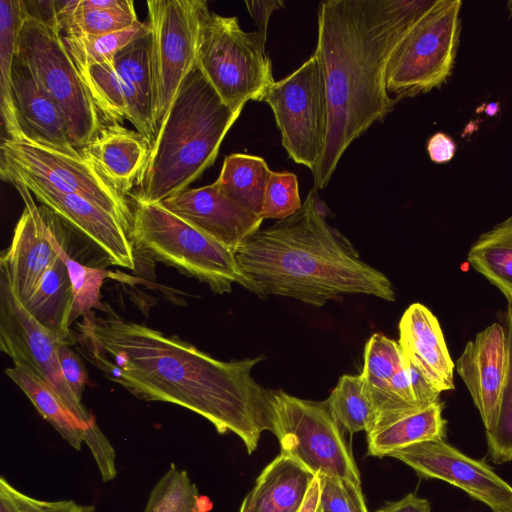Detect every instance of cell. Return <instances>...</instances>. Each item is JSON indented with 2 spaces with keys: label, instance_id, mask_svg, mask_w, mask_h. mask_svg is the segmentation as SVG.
<instances>
[{
  "label": "cell",
  "instance_id": "cell-8",
  "mask_svg": "<svg viewBox=\"0 0 512 512\" xmlns=\"http://www.w3.org/2000/svg\"><path fill=\"white\" fill-rule=\"evenodd\" d=\"M271 432L284 453L318 476L361 486L343 429L325 401L301 399L279 389L271 396Z\"/></svg>",
  "mask_w": 512,
  "mask_h": 512
},
{
  "label": "cell",
  "instance_id": "cell-1",
  "mask_svg": "<svg viewBox=\"0 0 512 512\" xmlns=\"http://www.w3.org/2000/svg\"><path fill=\"white\" fill-rule=\"evenodd\" d=\"M77 329L86 357L138 398L199 414L218 433L237 435L248 454L256 450L264 431L271 432L273 390L252 376L263 356L221 361L177 336L167 337L115 314L90 313Z\"/></svg>",
  "mask_w": 512,
  "mask_h": 512
},
{
  "label": "cell",
  "instance_id": "cell-31",
  "mask_svg": "<svg viewBox=\"0 0 512 512\" xmlns=\"http://www.w3.org/2000/svg\"><path fill=\"white\" fill-rule=\"evenodd\" d=\"M149 32L148 22L139 21L115 33L102 35L77 33L62 35V40L77 68L81 69L94 64L112 62L119 51Z\"/></svg>",
  "mask_w": 512,
  "mask_h": 512
},
{
  "label": "cell",
  "instance_id": "cell-10",
  "mask_svg": "<svg viewBox=\"0 0 512 512\" xmlns=\"http://www.w3.org/2000/svg\"><path fill=\"white\" fill-rule=\"evenodd\" d=\"M460 0H436L392 54L386 87L395 101L440 87L450 76L460 34Z\"/></svg>",
  "mask_w": 512,
  "mask_h": 512
},
{
  "label": "cell",
  "instance_id": "cell-49",
  "mask_svg": "<svg viewBox=\"0 0 512 512\" xmlns=\"http://www.w3.org/2000/svg\"><path fill=\"white\" fill-rule=\"evenodd\" d=\"M317 512H322L320 505H319Z\"/></svg>",
  "mask_w": 512,
  "mask_h": 512
},
{
  "label": "cell",
  "instance_id": "cell-37",
  "mask_svg": "<svg viewBox=\"0 0 512 512\" xmlns=\"http://www.w3.org/2000/svg\"><path fill=\"white\" fill-rule=\"evenodd\" d=\"M303 203L296 174L271 171L263 204V219H286L297 213Z\"/></svg>",
  "mask_w": 512,
  "mask_h": 512
},
{
  "label": "cell",
  "instance_id": "cell-7",
  "mask_svg": "<svg viewBox=\"0 0 512 512\" xmlns=\"http://www.w3.org/2000/svg\"><path fill=\"white\" fill-rule=\"evenodd\" d=\"M266 41L258 31L246 32L236 16L205 12L198 41L197 67L233 110L261 101L275 81Z\"/></svg>",
  "mask_w": 512,
  "mask_h": 512
},
{
  "label": "cell",
  "instance_id": "cell-35",
  "mask_svg": "<svg viewBox=\"0 0 512 512\" xmlns=\"http://www.w3.org/2000/svg\"><path fill=\"white\" fill-rule=\"evenodd\" d=\"M508 342V371L494 424L486 430L487 448L495 464L512 460V305L506 318Z\"/></svg>",
  "mask_w": 512,
  "mask_h": 512
},
{
  "label": "cell",
  "instance_id": "cell-3",
  "mask_svg": "<svg viewBox=\"0 0 512 512\" xmlns=\"http://www.w3.org/2000/svg\"><path fill=\"white\" fill-rule=\"evenodd\" d=\"M234 255L261 297H291L317 307L348 294L395 301L389 278L362 260L350 241L328 224L310 192L297 213L259 229Z\"/></svg>",
  "mask_w": 512,
  "mask_h": 512
},
{
  "label": "cell",
  "instance_id": "cell-26",
  "mask_svg": "<svg viewBox=\"0 0 512 512\" xmlns=\"http://www.w3.org/2000/svg\"><path fill=\"white\" fill-rule=\"evenodd\" d=\"M271 171L262 157L232 153L224 158L220 174L214 183L233 203L262 217Z\"/></svg>",
  "mask_w": 512,
  "mask_h": 512
},
{
  "label": "cell",
  "instance_id": "cell-38",
  "mask_svg": "<svg viewBox=\"0 0 512 512\" xmlns=\"http://www.w3.org/2000/svg\"><path fill=\"white\" fill-rule=\"evenodd\" d=\"M0 512H95V507L74 500H39L17 490L1 477Z\"/></svg>",
  "mask_w": 512,
  "mask_h": 512
},
{
  "label": "cell",
  "instance_id": "cell-27",
  "mask_svg": "<svg viewBox=\"0 0 512 512\" xmlns=\"http://www.w3.org/2000/svg\"><path fill=\"white\" fill-rule=\"evenodd\" d=\"M404 365L405 360L399 342L382 333H374L369 338L364 349V364L360 375L375 417L399 413L389 394V384Z\"/></svg>",
  "mask_w": 512,
  "mask_h": 512
},
{
  "label": "cell",
  "instance_id": "cell-48",
  "mask_svg": "<svg viewBox=\"0 0 512 512\" xmlns=\"http://www.w3.org/2000/svg\"><path fill=\"white\" fill-rule=\"evenodd\" d=\"M508 8H509V10L512 12V1H510V2L508 3Z\"/></svg>",
  "mask_w": 512,
  "mask_h": 512
},
{
  "label": "cell",
  "instance_id": "cell-9",
  "mask_svg": "<svg viewBox=\"0 0 512 512\" xmlns=\"http://www.w3.org/2000/svg\"><path fill=\"white\" fill-rule=\"evenodd\" d=\"M23 6V3H22ZM16 55L61 108L72 145L80 149L99 131L100 113L67 52L61 32L29 15L23 8Z\"/></svg>",
  "mask_w": 512,
  "mask_h": 512
},
{
  "label": "cell",
  "instance_id": "cell-2",
  "mask_svg": "<svg viewBox=\"0 0 512 512\" xmlns=\"http://www.w3.org/2000/svg\"><path fill=\"white\" fill-rule=\"evenodd\" d=\"M436 0H329L318 8L319 57L326 82L329 129L313 174L325 188L349 145L392 110L388 62Z\"/></svg>",
  "mask_w": 512,
  "mask_h": 512
},
{
  "label": "cell",
  "instance_id": "cell-47",
  "mask_svg": "<svg viewBox=\"0 0 512 512\" xmlns=\"http://www.w3.org/2000/svg\"><path fill=\"white\" fill-rule=\"evenodd\" d=\"M239 512H256L250 492L244 498Z\"/></svg>",
  "mask_w": 512,
  "mask_h": 512
},
{
  "label": "cell",
  "instance_id": "cell-23",
  "mask_svg": "<svg viewBox=\"0 0 512 512\" xmlns=\"http://www.w3.org/2000/svg\"><path fill=\"white\" fill-rule=\"evenodd\" d=\"M443 408V403L438 400L422 409L375 417L366 432L367 454L384 457L414 444L444 439Z\"/></svg>",
  "mask_w": 512,
  "mask_h": 512
},
{
  "label": "cell",
  "instance_id": "cell-28",
  "mask_svg": "<svg viewBox=\"0 0 512 512\" xmlns=\"http://www.w3.org/2000/svg\"><path fill=\"white\" fill-rule=\"evenodd\" d=\"M467 260L512 305V216L480 235L471 246Z\"/></svg>",
  "mask_w": 512,
  "mask_h": 512
},
{
  "label": "cell",
  "instance_id": "cell-17",
  "mask_svg": "<svg viewBox=\"0 0 512 512\" xmlns=\"http://www.w3.org/2000/svg\"><path fill=\"white\" fill-rule=\"evenodd\" d=\"M160 204L234 253L264 220L229 200L215 183L187 188Z\"/></svg>",
  "mask_w": 512,
  "mask_h": 512
},
{
  "label": "cell",
  "instance_id": "cell-32",
  "mask_svg": "<svg viewBox=\"0 0 512 512\" xmlns=\"http://www.w3.org/2000/svg\"><path fill=\"white\" fill-rule=\"evenodd\" d=\"M326 402L341 428L351 436L368 432L374 422L375 413L361 375H342Z\"/></svg>",
  "mask_w": 512,
  "mask_h": 512
},
{
  "label": "cell",
  "instance_id": "cell-30",
  "mask_svg": "<svg viewBox=\"0 0 512 512\" xmlns=\"http://www.w3.org/2000/svg\"><path fill=\"white\" fill-rule=\"evenodd\" d=\"M23 14L22 0L0 1V104L11 139L21 138L12 101L11 76Z\"/></svg>",
  "mask_w": 512,
  "mask_h": 512
},
{
  "label": "cell",
  "instance_id": "cell-39",
  "mask_svg": "<svg viewBox=\"0 0 512 512\" xmlns=\"http://www.w3.org/2000/svg\"><path fill=\"white\" fill-rule=\"evenodd\" d=\"M318 477L322 512H369L361 486L336 477Z\"/></svg>",
  "mask_w": 512,
  "mask_h": 512
},
{
  "label": "cell",
  "instance_id": "cell-6",
  "mask_svg": "<svg viewBox=\"0 0 512 512\" xmlns=\"http://www.w3.org/2000/svg\"><path fill=\"white\" fill-rule=\"evenodd\" d=\"M130 238L156 260L209 285L214 293H229L237 283L257 294L244 276L234 252L213 240L160 203L134 200Z\"/></svg>",
  "mask_w": 512,
  "mask_h": 512
},
{
  "label": "cell",
  "instance_id": "cell-24",
  "mask_svg": "<svg viewBox=\"0 0 512 512\" xmlns=\"http://www.w3.org/2000/svg\"><path fill=\"white\" fill-rule=\"evenodd\" d=\"M316 475L281 453L257 477L250 491L256 512H299Z\"/></svg>",
  "mask_w": 512,
  "mask_h": 512
},
{
  "label": "cell",
  "instance_id": "cell-14",
  "mask_svg": "<svg viewBox=\"0 0 512 512\" xmlns=\"http://www.w3.org/2000/svg\"><path fill=\"white\" fill-rule=\"evenodd\" d=\"M388 457L400 460L420 477L439 479L456 486L493 512H512V486L487 463L465 455L444 439L414 444Z\"/></svg>",
  "mask_w": 512,
  "mask_h": 512
},
{
  "label": "cell",
  "instance_id": "cell-11",
  "mask_svg": "<svg viewBox=\"0 0 512 512\" xmlns=\"http://www.w3.org/2000/svg\"><path fill=\"white\" fill-rule=\"evenodd\" d=\"M0 176H25L58 191L82 196L117 217L130 233L132 206L80 149L68 152L7 137L1 144Z\"/></svg>",
  "mask_w": 512,
  "mask_h": 512
},
{
  "label": "cell",
  "instance_id": "cell-46",
  "mask_svg": "<svg viewBox=\"0 0 512 512\" xmlns=\"http://www.w3.org/2000/svg\"><path fill=\"white\" fill-rule=\"evenodd\" d=\"M320 480L316 475L299 512H317L320 505Z\"/></svg>",
  "mask_w": 512,
  "mask_h": 512
},
{
  "label": "cell",
  "instance_id": "cell-29",
  "mask_svg": "<svg viewBox=\"0 0 512 512\" xmlns=\"http://www.w3.org/2000/svg\"><path fill=\"white\" fill-rule=\"evenodd\" d=\"M6 375L26 394L34 407L74 449L80 450L85 431L54 390L23 366L5 369Z\"/></svg>",
  "mask_w": 512,
  "mask_h": 512
},
{
  "label": "cell",
  "instance_id": "cell-44",
  "mask_svg": "<svg viewBox=\"0 0 512 512\" xmlns=\"http://www.w3.org/2000/svg\"><path fill=\"white\" fill-rule=\"evenodd\" d=\"M431 506L427 499L414 493H409L403 498L386 503L376 512H430Z\"/></svg>",
  "mask_w": 512,
  "mask_h": 512
},
{
  "label": "cell",
  "instance_id": "cell-15",
  "mask_svg": "<svg viewBox=\"0 0 512 512\" xmlns=\"http://www.w3.org/2000/svg\"><path fill=\"white\" fill-rule=\"evenodd\" d=\"M2 180L24 185L45 207L93 243L109 263L135 269L133 242L113 214L82 196L58 191L25 176H7Z\"/></svg>",
  "mask_w": 512,
  "mask_h": 512
},
{
  "label": "cell",
  "instance_id": "cell-22",
  "mask_svg": "<svg viewBox=\"0 0 512 512\" xmlns=\"http://www.w3.org/2000/svg\"><path fill=\"white\" fill-rule=\"evenodd\" d=\"M113 64L124 90L127 119L151 146L156 136L151 32L119 51Z\"/></svg>",
  "mask_w": 512,
  "mask_h": 512
},
{
  "label": "cell",
  "instance_id": "cell-4",
  "mask_svg": "<svg viewBox=\"0 0 512 512\" xmlns=\"http://www.w3.org/2000/svg\"><path fill=\"white\" fill-rule=\"evenodd\" d=\"M241 109L227 106L196 66L184 79L139 176L133 198L161 203L211 167Z\"/></svg>",
  "mask_w": 512,
  "mask_h": 512
},
{
  "label": "cell",
  "instance_id": "cell-20",
  "mask_svg": "<svg viewBox=\"0 0 512 512\" xmlns=\"http://www.w3.org/2000/svg\"><path fill=\"white\" fill-rule=\"evenodd\" d=\"M80 151L126 197L137 185L150 143L138 131L108 122Z\"/></svg>",
  "mask_w": 512,
  "mask_h": 512
},
{
  "label": "cell",
  "instance_id": "cell-21",
  "mask_svg": "<svg viewBox=\"0 0 512 512\" xmlns=\"http://www.w3.org/2000/svg\"><path fill=\"white\" fill-rule=\"evenodd\" d=\"M399 345L441 392L453 390L454 363L437 318L420 303L411 304L399 322Z\"/></svg>",
  "mask_w": 512,
  "mask_h": 512
},
{
  "label": "cell",
  "instance_id": "cell-12",
  "mask_svg": "<svg viewBox=\"0 0 512 512\" xmlns=\"http://www.w3.org/2000/svg\"><path fill=\"white\" fill-rule=\"evenodd\" d=\"M261 101L272 109L288 156L313 173L324 153L329 129L326 82L317 54L274 81Z\"/></svg>",
  "mask_w": 512,
  "mask_h": 512
},
{
  "label": "cell",
  "instance_id": "cell-45",
  "mask_svg": "<svg viewBox=\"0 0 512 512\" xmlns=\"http://www.w3.org/2000/svg\"><path fill=\"white\" fill-rule=\"evenodd\" d=\"M95 9H118L127 12H136L132 0H80L78 6L79 11Z\"/></svg>",
  "mask_w": 512,
  "mask_h": 512
},
{
  "label": "cell",
  "instance_id": "cell-5",
  "mask_svg": "<svg viewBox=\"0 0 512 512\" xmlns=\"http://www.w3.org/2000/svg\"><path fill=\"white\" fill-rule=\"evenodd\" d=\"M62 343L38 323L15 297L7 278L0 272V349L15 366L31 370L58 395L85 431L84 443L90 449L101 474L107 482L116 477L115 450L66 382L58 356Z\"/></svg>",
  "mask_w": 512,
  "mask_h": 512
},
{
  "label": "cell",
  "instance_id": "cell-41",
  "mask_svg": "<svg viewBox=\"0 0 512 512\" xmlns=\"http://www.w3.org/2000/svg\"><path fill=\"white\" fill-rule=\"evenodd\" d=\"M58 356L63 376L75 396L81 400L88 377L79 356L66 343H60Z\"/></svg>",
  "mask_w": 512,
  "mask_h": 512
},
{
  "label": "cell",
  "instance_id": "cell-43",
  "mask_svg": "<svg viewBox=\"0 0 512 512\" xmlns=\"http://www.w3.org/2000/svg\"><path fill=\"white\" fill-rule=\"evenodd\" d=\"M455 143L446 134L438 132L432 135L427 143V151L430 159L435 163L450 161L455 154Z\"/></svg>",
  "mask_w": 512,
  "mask_h": 512
},
{
  "label": "cell",
  "instance_id": "cell-36",
  "mask_svg": "<svg viewBox=\"0 0 512 512\" xmlns=\"http://www.w3.org/2000/svg\"><path fill=\"white\" fill-rule=\"evenodd\" d=\"M59 253L67 267L71 281L74 305L71 320L79 315L92 313V308H99L100 289L107 272L103 269L84 265L69 256L66 247L60 244Z\"/></svg>",
  "mask_w": 512,
  "mask_h": 512
},
{
  "label": "cell",
  "instance_id": "cell-34",
  "mask_svg": "<svg viewBox=\"0 0 512 512\" xmlns=\"http://www.w3.org/2000/svg\"><path fill=\"white\" fill-rule=\"evenodd\" d=\"M78 70L100 115L110 123L127 119L128 106L113 61Z\"/></svg>",
  "mask_w": 512,
  "mask_h": 512
},
{
  "label": "cell",
  "instance_id": "cell-33",
  "mask_svg": "<svg viewBox=\"0 0 512 512\" xmlns=\"http://www.w3.org/2000/svg\"><path fill=\"white\" fill-rule=\"evenodd\" d=\"M196 485L185 470L171 464L152 488L144 512H206Z\"/></svg>",
  "mask_w": 512,
  "mask_h": 512
},
{
  "label": "cell",
  "instance_id": "cell-18",
  "mask_svg": "<svg viewBox=\"0 0 512 512\" xmlns=\"http://www.w3.org/2000/svg\"><path fill=\"white\" fill-rule=\"evenodd\" d=\"M485 429L495 422L508 371V342L504 327L493 323L469 341L456 361Z\"/></svg>",
  "mask_w": 512,
  "mask_h": 512
},
{
  "label": "cell",
  "instance_id": "cell-19",
  "mask_svg": "<svg viewBox=\"0 0 512 512\" xmlns=\"http://www.w3.org/2000/svg\"><path fill=\"white\" fill-rule=\"evenodd\" d=\"M11 92L20 139L68 152L79 150L71 143L61 108L18 55L12 67Z\"/></svg>",
  "mask_w": 512,
  "mask_h": 512
},
{
  "label": "cell",
  "instance_id": "cell-13",
  "mask_svg": "<svg viewBox=\"0 0 512 512\" xmlns=\"http://www.w3.org/2000/svg\"><path fill=\"white\" fill-rule=\"evenodd\" d=\"M204 0H149L152 36L154 125L160 128L184 79L197 66Z\"/></svg>",
  "mask_w": 512,
  "mask_h": 512
},
{
  "label": "cell",
  "instance_id": "cell-16",
  "mask_svg": "<svg viewBox=\"0 0 512 512\" xmlns=\"http://www.w3.org/2000/svg\"><path fill=\"white\" fill-rule=\"evenodd\" d=\"M11 185L19 192L25 208L10 247L1 254L0 272L7 278L15 297L24 303L58 258L61 241L33 201L31 192L20 183Z\"/></svg>",
  "mask_w": 512,
  "mask_h": 512
},
{
  "label": "cell",
  "instance_id": "cell-25",
  "mask_svg": "<svg viewBox=\"0 0 512 512\" xmlns=\"http://www.w3.org/2000/svg\"><path fill=\"white\" fill-rule=\"evenodd\" d=\"M22 304L38 323L61 342L68 345L75 342L69 328L72 322L74 294L67 267L60 253L32 295Z\"/></svg>",
  "mask_w": 512,
  "mask_h": 512
},
{
  "label": "cell",
  "instance_id": "cell-40",
  "mask_svg": "<svg viewBox=\"0 0 512 512\" xmlns=\"http://www.w3.org/2000/svg\"><path fill=\"white\" fill-rule=\"evenodd\" d=\"M137 22L139 19L136 12L118 9L77 10L73 29L67 35L77 33L110 34L128 28Z\"/></svg>",
  "mask_w": 512,
  "mask_h": 512
},
{
  "label": "cell",
  "instance_id": "cell-42",
  "mask_svg": "<svg viewBox=\"0 0 512 512\" xmlns=\"http://www.w3.org/2000/svg\"><path fill=\"white\" fill-rule=\"evenodd\" d=\"M248 12L255 22L257 31L267 39L268 23L271 15L285 7L284 2L280 0H268V1H244Z\"/></svg>",
  "mask_w": 512,
  "mask_h": 512
}]
</instances>
